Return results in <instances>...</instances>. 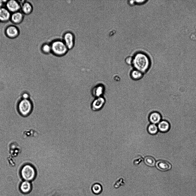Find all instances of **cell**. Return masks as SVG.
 <instances>
[{
  "instance_id": "6da1fadb",
  "label": "cell",
  "mask_w": 196,
  "mask_h": 196,
  "mask_svg": "<svg viewBox=\"0 0 196 196\" xmlns=\"http://www.w3.org/2000/svg\"><path fill=\"white\" fill-rule=\"evenodd\" d=\"M132 65L133 69L138 70L145 74L150 68V62L147 55L143 53H139L133 58Z\"/></svg>"
},
{
  "instance_id": "7a4b0ae2",
  "label": "cell",
  "mask_w": 196,
  "mask_h": 196,
  "mask_svg": "<svg viewBox=\"0 0 196 196\" xmlns=\"http://www.w3.org/2000/svg\"><path fill=\"white\" fill-rule=\"evenodd\" d=\"M33 103L29 97L22 96L18 102L17 109L19 114L24 117L30 115L33 109Z\"/></svg>"
},
{
  "instance_id": "3957f363",
  "label": "cell",
  "mask_w": 196,
  "mask_h": 196,
  "mask_svg": "<svg viewBox=\"0 0 196 196\" xmlns=\"http://www.w3.org/2000/svg\"><path fill=\"white\" fill-rule=\"evenodd\" d=\"M50 45L51 52L57 56H61L65 55L68 50L63 41L60 40L53 41Z\"/></svg>"
},
{
  "instance_id": "277c9868",
  "label": "cell",
  "mask_w": 196,
  "mask_h": 196,
  "mask_svg": "<svg viewBox=\"0 0 196 196\" xmlns=\"http://www.w3.org/2000/svg\"><path fill=\"white\" fill-rule=\"evenodd\" d=\"M21 175L26 181H30L33 180L36 175V170L32 166L27 164L23 166L21 170Z\"/></svg>"
},
{
  "instance_id": "5b68a950",
  "label": "cell",
  "mask_w": 196,
  "mask_h": 196,
  "mask_svg": "<svg viewBox=\"0 0 196 196\" xmlns=\"http://www.w3.org/2000/svg\"><path fill=\"white\" fill-rule=\"evenodd\" d=\"M6 8L12 13L20 11L21 4L20 1L15 0H7L6 3Z\"/></svg>"
},
{
  "instance_id": "8992f818",
  "label": "cell",
  "mask_w": 196,
  "mask_h": 196,
  "mask_svg": "<svg viewBox=\"0 0 196 196\" xmlns=\"http://www.w3.org/2000/svg\"><path fill=\"white\" fill-rule=\"evenodd\" d=\"M5 33L7 37L11 39H14L18 36L20 34V31L16 26L10 25L6 28Z\"/></svg>"
},
{
  "instance_id": "52a82bcc",
  "label": "cell",
  "mask_w": 196,
  "mask_h": 196,
  "mask_svg": "<svg viewBox=\"0 0 196 196\" xmlns=\"http://www.w3.org/2000/svg\"><path fill=\"white\" fill-rule=\"evenodd\" d=\"M105 102V99L103 96L96 98L91 105L92 110L94 111L100 110L103 107Z\"/></svg>"
},
{
  "instance_id": "ba28073f",
  "label": "cell",
  "mask_w": 196,
  "mask_h": 196,
  "mask_svg": "<svg viewBox=\"0 0 196 196\" xmlns=\"http://www.w3.org/2000/svg\"><path fill=\"white\" fill-rule=\"evenodd\" d=\"M74 35L71 32H67L64 34L63 41L68 49H71L74 47Z\"/></svg>"
},
{
  "instance_id": "9c48e42d",
  "label": "cell",
  "mask_w": 196,
  "mask_h": 196,
  "mask_svg": "<svg viewBox=\"0 0 196 196\" xmlns=\"http://www.w3.org/2000/svg\"><path fill=\"white\" fill-rule=\"evenodd\" d=\"M24 18V14L19 11L11 14L10 20L13 23L17 25L21 23Z\"/></svg>"
},
{
  "instance_id": "30bf717a",
  "label": "cell",
  "mask_w": 196,
  "mask_h": 196,
  "mask_svg": "<svg viewBox=\"0 0 196 196\" xmlns=\"http://www.w3.org/2000/svg\"><path fill=\"white\" fill-rule=\"evenodd\" d=\"M105 90V87L104 85L102 84H99L93 88L92 94L96 98L103 96Z\"/></svg>"
},
{
  "instance_id": "8fae6325",
  "label": "cell",
  "mask_w": 196,
  "mask_h": 196,
  "mask_svg": "<svg viewBox=\"0 0 196 196\" xmlns=\"http://www.w3.org/2000/svg\"><path fill=\"white\" fill-rule=\"evenodd\" d=\"M148 119L151 123L156 124L161 121L162 117L160 113L157 111L152 112L148 116Z\"/></svg>"
},
{
  "instance_id": "7c38bea8",
  "label": "cell",
  "mask_w": 196,
  "mask_h": 196,
  "mask_svg": "<svg viewBox=\"0 0 196 196\" xmlns=\"http://www.w3.org/2000/svg\"><path fill=\"white\" fill-rule=\"evenodd\" d=\"M155 166L158 170L162 171H166L170 170L171 168L170 164L168 162L162 160L157 161Z\"/></svg>"
},
{
  "instance_id": "4fadbf2b",
  "label": "cell",
  "mask_w": 196,
  "mask_h": 196,
  "mask_svg": "<svg viewBox=\"0 0 196 196\" xmlns=\"http://www.w3.org/2000/svg\"><path fill=\"white\" fill-rule=\"evenodd\" d=\"M20 3L21 4V9L23 14L28 15L31 13L33 11V7L30 2L24 1L23 2Z\"/></svg>"
},
{
  "instance_id": "5bb4252c",
  "label": "cell",
  "mask_w": 196,
  "mask_h": 196,
  "mask_svg": "<svg viewBox=\"0 0 196 196\" xmlns=\"http://www.w3.org/2000/svg\"><path fill=\"white\" fill-rule=\"evenodd\" d=\"M11 14L6 8H0V22H6L10 20Z\"/></svg>"
},
{
  "instance_id": "9a60e30c",
  "label": "cell",
  "mask_w": 196,
  "mask_h": 196,
  "mask_svg": "<svg viewBox=\"0 0 196 196\" xmlns=\"http://www.w3.org/2000/svg\"><path fill=\"white\" fill-rule=\"evenodd\" d=\"M144 74V73L139 70L133 69L130 72V76L132 80L137 81L142 79Z\"/></svg>"
},
{
  "instance_id": "2e32d148",
  "label": "cell",
  "mask_w": 196,
  "mask_h": 196,
  "mask_svg": "<svg viewBox=\"0 0 196 196\" xmlns=\"http://www.w3.org/2000/svg\"><path fill=\"white\" fill-rule=\"evenodd\" d=\"M21 191L24 193H28L31 189V185L30 181H24L20 185Z\"/></svg>"
},
{
  "instance_id": "e0dca14e",
  "label": "cell",
  "mask_w": 196,
  "mask_h": 196,
  "mask_svg": "<svg viewBox=\"0 0 196 196\" xmlns=\"http://www.w3.org/2000/svg\"><path fill=\"white\" fill-rule=\"evenodd\" d=\"M159 130L162 132L167 131L170 128V124L168 122L165 120L160 121L158 125Z\"/></svg>"
},
{
  "instance_id": "ac0fdd59",
  "label": "cell",
  "mask_w": 196,
  "mask_h": 196,
  "mask_svg": "<svg viewBox=\"0 0 196 196\" xmlns=\"http://www.w3.org/2000/svg\"><path fill=\"white\" fill-rule=\"evenodd\" d=\"M144 161L145 164L150 167H154L155 166L156 160L153 157L147 156L145 157Z\"/></svg>"
},
{
  "instance_id": "d6986e66",
  "label": "cell",
  "mask_w": 196,
  "mask_h": 196,
  "mask_svg": "<svg viewBox=\"0 0 196 196\" xmlns=\"http://www.w3.org/2000/svg\"><path fill=\"white\" fill-rule=\"evenodd\" d=\"M158 127L156 125L152 123L150 124L147 127L148 133L151 135H155L158 131Z\"/></svg>"
},
{
  "instance_id": "ffe728a7",
  "label": "cell",
  "mask_w": 196,
  "mask_h": 196,
  "mask_svg": "<svg viewBox=\"0 0 196 196\" xmlns=\"http://www.w3.org/2000/svg\"><path fill=\"white\" fill-rule=\"evenodd\" d=\"M91 189L93 192L95 194L100 193L102 191L101 185L99 183H95L92 186Z\"/></svg>"
},
{
  "instance_id": "44dd1931",
  "label": "cell",
  "mask_w": 196,
  "mask_h": 196,
  "mask_svg": "<svg viewBox=\"0 0 196 196\" xmlns=\"http://www.w3.org/2000/svg\"><path fill=\"white\" fill-rule=\"evenodd\" d=\"M41 51L45 53H48L51 52V45L48 44H44L41 47Z\"/></svg>"
},
{
  "instance_id": "7402d4cb",
  "label": "cell",
  "mask_w": 196,
  "mask_h": 196,
  "mask_svg": "<svg viewBox=\"0 0 196 196\" xmlns=\"http://www.w3.org/2000/svg\"><path fill=\"white\" fill-rule=\"evenodd\" d=\"M133 61V58L130 56L127 57L125 59L126 63L129 65H132Z\"/></svg>"
},
{
  "instance_id": "603a6c76",
  "label": "cell",
  "mask_w": 196,
  "mask_h": 196,
  "mask_svg": "<svg viewBox=\"0 0 196 196\" xmlns=\"http://www.w3.org/2000/svg\"><path fill=\"white\" fill-rule=\"evenodd\" d=\"M3 3L2 0H0V8L3 7Z\"/></svg>"
}]
</instances>
